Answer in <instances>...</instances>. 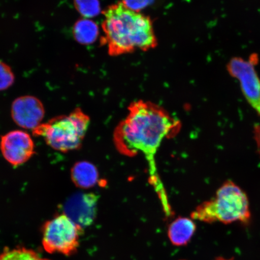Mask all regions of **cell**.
<instances>
[{"label":"cell","mask_w":260,"mask_h":260,"mask_svg":"<svg viewBox=\"0 0 260 260\" xmlns=\"http://www.w3.org/2000/svg\"><path fill=\"white\" fill-rule=\"evenodd\" d=\"M74 2L77 11L86 17H92L99 14V0H74Z\"/></svg>","instance_id":"14"},{"label":"cell","mask_w":260,"mask_h":260,"mask_svg":"<svg viewBox=\"0 0 260 260\" xmlns=\"http://www.w3.org/2000/svg\"><path fill=\"white\" fill-rule=\"evenodd\" d=\"M83 228L61 213L44 223L42 245L48 253L70 256L76 253L80 245Z\"/></svg>","instance_id":"5"},{"label":"cell","mask_w":260,"mask_h":260,"mask_svg":"<svg viewBox=\"0 0 260 260\" xmlns=\"http://www.w3.org/2000/svg\"><path fill=\"white\" fill-rule=\"evenodd\" d=\"M99 198L93 193H75L63 204L62 213L83 229L95 219Z\"/></svg>","instance_id":"8"},{"label":"cell","mask_w":260,"mask_h":260,"mask_svg":"<svg viewBox=\"0 0 260 260\" xmlns=\"http://www.w3.org/2000/svg\"><path fill=\"white\" fill-rule=\"evenodd\" d=\"M0 260H49L41 257L38 253L32 250L18 248L6 249L0 253Z\"/></svg>","instance_id":"13"},{"label":"cell","mask_w":260,"mask_h":260,"mask_svg":"<svg viewBox=\"0 0 260 260\" xmlns=\"http://www.w3.org/2000/svg\"><path fill=\"white\" fill-rule=\"evenodd\" d=\"M213 260H234L233 258H225L222 257V256H218V257H216L215 259Z\"/></svg>","instance_id":"19"},{"label":"cell","mask_w":260,"mask_h":260,"mask_svg":"<svg viewBox=\"0 0 260 260\" xmlns=\"http://www.w3.org/2000/svg\"><path fill=\"white\" fill-rule=\"evenodd\" d=\"M71 175L73 183L83 189H88L95 186L99 180L96 167L87 161L76 162L71 169Z\"/></svg>","instance_id":"11"},{"label":"cell","mask_w":260,"mask_h":260,"mask_svg":"<svg viewBox=\"0 0 260 260\" xmlns=\"http://www.w3.org/2000/svg\"><path fill=\"white\" fill-rule=\"evenodd\" d=\"M103 41L112 56L144 51L157 45L150 18L133 11L121 2L110 5L103 12Z\"/></svg>","instance_id":"2"},{"label":"cell","mask_w":260,"mask_h":260,"mask_svg":"<svg viewBox=\"0 0 260 260\" xmlns=\"http://www.w3.org/2000/svg\"><path fill=\"white\" fill-rule=\"evenodd\" d=\"M15 75L11 68L0 60V91L7 90L15 82Z\"/></svg>","instance_id":"15"},{"label":"cell","mask_w":260,"mask_h":260,"mask_svg":"<svg viewBox=\"0 0 260 260\" xmlns=\"http://www.w3.org/2000/svg\"><path fill=\"white\" fill-rule=\"evenodd\" d=\"M251 211L248 196L232 181H226L211 200L201 203L191 214V218L211 223H248Z\"/></svg>","instance_id":"3"},{"label":"cell","mask_w":260,"mask_h":260,"mask_svg":"<svg viewBox=\"0 0 260 260\" xmlns=\"http://www.w3.org/2000/svg\"><path fill=\"white\" fill-rule=\"evenodd\" d=\"M181 127L180 121L161 106L139 100L128 107L127 116L116 126L113 135L120 153L128 157L144 156L148 164L149 184L154 188L167 217L173 216L174 213L159 175L156 155L162 141L177 135Z\"/></svg>","instance_id":"1"},{"label":"cell","mask_w":260,"mask_h":260,"mask_svg":"<svg viewBox=\"0 0 260 260\" xmlns=\"http://www.w3.org/2000/svg\"><path fill=\"white\" fill-rule=\"evenodd\" d=\"M181 260H184V259H181Z\"/></svg>","instance_id":"20"},{"label":"cell","mask_w":260,"mask_h":260,"mask_svg":"<svg viewBox=\"0 0 260 260\" xmlns=\"http://www.w3.org/2000/svg\"><path fill=\"white\" fill-rule=\"evenodd\" d=\"M153 1L154 0H122V3L133 11L139 12Z\"/></svg>","instance_id":"16"},{"label":"cell","mask_w":260,"mask_h":260,"mask_svg":"<svg viewBox=\"0 0 260 260\" xmlns=\"http://www.w3.org/2000/svg\"><path fill=\"white\" fill-rule=\"evenodd\" d=\"M34 141L27 132L22 130L10 132L1 137L0 150L5 160L14 167L27 162L35 154Z\"/></svg>","instance_id":"7"},{"label":"cell","mask_w":260,"mask_h":260,"mask_svg":"<svg viewBox=\"0 0 260 260\" xmlns=\"http://www.w3.org/2000/svg\"><path fill=\"white\" fill-rule=\"evenodd\" d=\"M253 135H254L255 141L256 146H257V150L260 155V123H257V124L254 126Z\"/></svg>","instance_id":"17"},{"label":"cell","mask_w":260,"mask_h":260,"mask_svg":"<svg viewBox=\"0 0 260 260\" xmlns=\"http://www.w3.org/2000/svg\"><path fill=\"white\" fill-rule=\"evenodd\" d=\"M11 115L14 121L20 127L34 130L41 124L44 118V106L37 97H18L12 103Z\"/></svg>","instance_id":"9"},{"label":"cell","mask_w":260,"mask_h":260,"mask_svg":"<svg viewBox=\"0 0 260 260\" xmlns=\"http://www.w3.org/2000/svg\"><path fill=\"white\" fill-rule=\"evenodd\" d=\"M90 123L89 116L77 108L68 115L52 118L41 123L32 131L37 137H42L55 150L68 152L80 148Z\"/></svg>","instance_id":"4"},{"label":"cell","mask_w":260,"mask_h":260,"mask_svg":"<svg viewBox=\"0 0 260 260\" xmlns=\"http://www.w3.org/2000/svg\"><path fill=\"white\" fill-rule=\"evenodd\" d=\"M227 70L240 81L244 96L260 116V80L253 65L241 57H234L227 64Z\"/></svg>","instance_id":"6"},{"label":"cell","mask_w":260,"mask_h":260,"mask_svg":"<svg viewBox=\"0 0 260 260\" xmlns=\"http://www.w3.org/2000/svg\"><path fill=\"white\" fill-rule=\"evenodd\" d=\"M249 62L252 63L253 65L257 64L258 62V57L256 54H252L251 57H250Z\"/></svg>","instance_id":"18"},{"label":"cell","mask_w":260,"mask_h":260,"mask_svg":"<svg viewBox=\"0 0 260 260\" xmlns=\"http://www.w3.org/2000/svg\"><path fill=\"white\" fill-rule=\"evenodd\" d=\"M99 34V28L95 22L89 19H81L75 24L73 35L79 43L90 44L96 40Z\"/></svg>","instance_id":"12"},{"label":"cell","mask_w":260,"mask_h":260,"mask_svg":"<svg viewBox=\"0 0 260 260\" xmlns=\"http://www.w3.org/2000/svg\"><path fill=\"white\" fill-rule=\"evenodd\" d=\"M196 230V224L192 219L179 217L169 226L168 236L172 245L185 246L190 241Z\"/></svg>","instance_id":"10"}]
</instances>
